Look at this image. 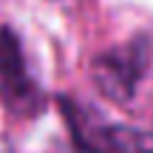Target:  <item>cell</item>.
I'll list each match as a JSON object with an SVG mask.
<instances>
[{"label": "cell", "instance_id": "obj_3", "mask_svg": "<svg viewBox=\"0 0 153 153\" xmlns=\"http://www.w3.org/2000/svg\"><path fill=\"white\" fill-rule=\"evenodd\" d=\"M131 153H153V133L150 131H142L139 133V142Z\"/></svg>", "mask_w": 153, "mask_h": 153}, {"label": "cell", "instance_id": "obj_2", "mask_svg": "<svg viewBox=\"0 0 153 153\" xmlns=\"http://www.w3.org/2000/svg\"><path fill=\"white\" fill-rule=\"evenodd\" d=\"M0 99L14 116H37L45 102L40 85L28 74L20 40L6 26H0Z\"/></svg>", "mask_w": 153, "mask_h": 153}, {"label": "cell", "instance_id": "obj_1", "mask_svg": "<svg viewBox=\"0 0 153 153\" xmlns=\"http://www.w3.org/2000/svg\"><path fill=\"white\" fill-rule=\"evenodd\" d=\"M148 62H150V40L148 37H136L131 43L119 45V48L105 51L94 60L97 88L102 91V97L114 99L119 105L131 102L139 79L148 71Z\"/></svg>", "mask_w": 153, "mask_h": 153}]
</instances>
